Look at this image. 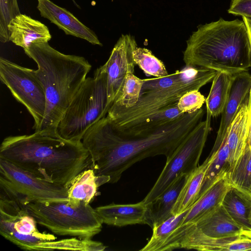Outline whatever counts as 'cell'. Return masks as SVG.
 Masks as SVG:
<instances>
[{
  "label": "cell",
  "instance_id": "52a82bcc",
  "mask_svg": "<svg viewBox=\"0 0 251 251\" xmlns=\"http://www.w3.org/2000/svg\"><path fill=\"white\" fill-rule=\"evenodd\" d=\"M22 200L37 223L55 234L90 239L100 232L102 222L90 204L76 205L68 201H39L24 195Z\"/></svg>",
  "mask_w": 251,
  "mask_h": 251
},
{
  "label": "cell",
  "instance_id": "4316f807",
  "mask_svg": "<svg viewBox=\"0 0 251 251\" xmlns=\"http://www.w3.org/2000/svg\"><path fill=\"white\" fill-rule=\"evenodd\" d=\"M222 205L231 217L244 228L251 230V201L231 188L225 195Z\"/></svg>",
  "mask_w": 251,
  "mask_h": 251
},
{
  "label": "cell",
  "instance_id": "4dcf8cb0",
  "mask_svg": "<svg viewBox=\"0 0 251 251\" xmlns=\"http://www.w3.org/2000/svg\"><path fill=\"white\" fill-rule=\"evenodd\" d=\"M21 14L17 0H0V41H9L8 25L12 19Z\"/></svg>",
  "mask_w": 251,
  "mask_h": 251
},
{
  "label": "cell",
  "instance_id": "e575fe53",
  "mask_svg": "<svg viewBox=\"0 0 251 251\" xmlns=\"http://www.w3.org/2000/svg\"><path fill=\"white\" fill-rule=\"evenodd\" d=\"M242 19L246 26L251 48V19L245 17H242Z\"/></svg>",
  "mask_w": 251,
  "mask_h": 251
},
{
  "label": "cell",
  "instance_id": "d4e9b609",
  "mask_svg": "<svg viewBox=\"0 0 251 251\" xmlns=\"http://www.w3.org/2000/svg\"><path fill=\"white\" fill-rule=\"evenodd\" d=\"M177 103L156 111L138 123L122 131H116L123 135L130 136L151 132L181 117L185 114L179 110Z\"/></svg>",
  "mask_w": 251,
  "mask_h": 251
},
{
  "label": "cell",
  "instance_id": "2e32d148",
  "mask_svg": "<svg viewBox=\"0 0 251 251\" xmlns=\"http://www.w3.org/2000/svg\"><path fill=\"white\" fill-rule=\"evenodd\" d=\"M7 27L9 41L24 50L33 44L47 43L51 38L46 25L25 14L12 19Z\"/></svg>",
  "mask_w": 251,
  "mask_h": 251
},
{
  "label": "cell",
  "instance_id": "30bf717a",
  "mask_svg": "<svg viewBox=\"0 0 251 251\" xmlns=\"http://www.w3.org/2000/svg\"><path fill=\"white\" fill-rule=\"evenodd\" d=\"M0 78L13 97L24 105L34 119L33 128L41 124L46 108L44 87L35 70L0 58Z\"/></svg>",
  "mask_w": 251,
  "mask_h": 251
},
{
  "label": "cell",
  "instance_id": "484cf974",
  "mask_svg": "<svg viewBox=\"0 0 251 251\" xmlns=\"http://www.w3.org/2000/svg\"><path fill=\"white\" fill-rule=\"evenodd\" d=\"M226 176L231 187L251 201V149L245 148Z\"/></svg>",
  "mask_w": 251,
  "mask_h": 251
},
{
  "label": "cell",
  "instance_id": "3957f363",
  "mask_svg": "<svg viewBox=\"0 0 251 251\" xmlns=\"http://www.w3.org/2000/svg\"><path fill=\"white\" fill-rule=\"evenodd\" d=\"M37 64L36 74L45 93L43 121L35 132L56 133L58 123L92 66L84 57L62 53L47 43L32 44L24 50Z\"/></svg>",
  "mask_w": 251,
  "mask_h": 251
},
{
  "label": "cell",
  "instance_id": "ffe728a7",
  "mask_svg": "<svg viewBox=\"0 0 251 251\" xmlns=\"http://www.w3.org/2000/svg\"><path fill=\"white\" fill-rule=\"evenodd\" d=\"M249 129L250 106L248 96L240 106L226 136L229 150V168L243 153L247 145Z\"/></svg>",
  "mask_w": 251,
  "mask_h": 251
},
{
  "label": "cell",
  "instance_id": "d590c367",
  "mask_svg": "<svg viewBox=\"0 0 251 251\" xmlns=\"http://www.w3.org/2000/svg\"><path fill=\"white\" fill-rule=\"evenodd\" d=\"M241 235L251 238V230H243L241 233Z\"/></svg>",
  "mask_w": 251,
  "mask_h": 251
},
{
  "label": "cell",
  "instance_id": "7402d4cb",
  "mask_svg": "<svg viewBox=\"0 0 251 251\" xmlns=\"http://www.w3.org/2000/svg\"><path fill=\"white\" fill-rule=\"evenodd\" d=\"M109 178L98 176L93 170L87 168L78 174L68 187L69 200L72 205H76L83 202L90 204L97 196L99 187L109 183Z\"/></svg>",
  "mask_w": 251,
  "mask_h": 251
},
{
  "label": "cell",
  "instance_id": "d6986e66",
  "mask_svg": "<svg viewBox=\"0 0 251 251\" xmlns=\"http://www.w3.org/2000/svg\"><path fill=\"white\" fill-rule=\"evenodd\" d=\"M188 176L180 175L159 196L146 204V224L152 227L173 215L172 210Z\"/></svg>",
  "mask_w": 251,
  "mask_h": 251
},
{
  "label": "cell",
  "instance_id": "8d00e7d4",
  "mask_svg": "<svg viewBox=\"0 0 251 251\" xmlns=\"http://www.w3.org/2000/svg\"><path fill=\"white\" fill-rule=\"evenodd\" d=\"M73 0V2L75 3V5L76 6L79 7V6H78V5H77L76 4V3H75V0Z\"/></svg>",
  "mask_w": 251,
  "mask_h": 251
},
{
  "label": "cell",
  "instance_id": "8fae6325",
  "mask_svg": "<svg viewBox=\"0 0 251 251\" xmlns=\"http://www.w3.org/2000/svg\"><path fill=\"white\" fill-rule=\"evenodd\" d=\"M0 174L30 200L46 202L69 200L67 187L39 178L1 158Z\"/></svg>",
  "mask_w": 251,
  "mask_h": 251
},
{
  "label": "cell",
  "instance_id": "83f0119b",
  "mask_svg": "<svg viewBox=\"0 0 251 251\" xmlns=\"http://www.w3.org/2000/svg\"><path fill=\"white\" fill-rule=\"evenodd\" d=\"M189 209L180 214L172 215L161 223L153 226L151 237L140 251H161L171 234L181 224Z\"/></svg>",
  "mask_w": 251,
  "mask_h": 251
},
{
  "label": "cell",
  "instance_id": "cb8c5ba5",
  "mask_svg": "<svg viewBox=\"0 0 251 251\" xmlns=\"http://www.w3.org/2000/svg\"><path fill=\"white\" fill-rule=\"evenodd\" d=\"M233 77L234 75L217 72L205 100L206 118L216 117L222 113L229 95Z\"/></svg>",
  "mask_w": 251,
  "mask_h": 251
},
{
  "label": "cell",
  "instance_id": "9a60e30c",
  "mask_svg": "<svg viewBox=\"0 0 251 251\" xmlns=\"http://www.w3.org/2000/svg\"><path fill=\"white\" fill-rule=\"evenodd\" d=\"M251 89V74L248 71L234 75L229 95L221 113V119L213 148H218L225 138L229 126Z\"/></svg>",
  "mask_w": 251,
  "mask_h": 251
},
{
  "label": "cell",
  "instance_id": "6da1fadb",
  "mask_svg": "<svg viewBox=\"0 0 251 251\" xmlns=\"http://www.w3.org/2000/svg\"><path fill=\"white\" fill-rule=\"evenodd\" d=\"M204 115L201 108L146 134L126 136L115 130L106 116L85 133L81 142L91 160L96 176L109 183L118 182L124 172L146 158L163 155L169 157Z\"/></svg>",
  "mask_w": 251,
  "mask_h": 251
},
{
  "label": "cell",
  "instance_id": "1f68e13d",
  "mask_svg": "<svg viewBox=\"0 0 251 251\" xmlns=\"http://www.w3.org/2000/svg\"><path fill=\"white\" fill-rule=\"evenodd\" d=\"M206 98L198 90L185 93L177 103L179 110L184 113H191L201 108Z\"/></svg>",
  "mask_w": 251,
  "mask_h": 251
},
{
  "label": "cell",
  "instance_id": "f546056e",
  "mask_svg": "<svg viewBox=\"0 0 251 251\" xmlns=\"http://www.w3.org/2000/svg\"><path fill=\"white\" fill-rule=\"evenodd\" d=\"M143 81V79L135 75L134 73H128L122 92L112 105L124 108H129L135 105L138 101Z\"/></svg>",
  "mask_w": 251,
  "mask_h": 251
},
{
  "label": "cell",
  "instance_id": "44dd1931",
  "mask_svg": "<svg viewBox=\"0 0 251 251\" xmlns=\"http://www.w3.org/2000/svg\"><path fill=\"white\" fill-rule=\"evenodd\" d=\"M194 225L203 234L213 238L241 235L244 230L222 204Z\"/></svg>",
  "mask_w": 251,
  "mask_h": 251
},
{
  "label": "cell",
  "instance_id": "277c9868",
  "mask_svg": "<svg viewBox=\"0 0 251 251\" xmlns=\"http://www.w3.org/2000/svg\"><path fill=\"white\" fill-rule=\"evenodd\" d=\"M186 43L183 57L185 65L231 75L251 68V48L243 21L220 19L201 25Z\"/></svg>",
  "mask_w": 251,
  "mask_h": 251
},
{
  "label": "cell",
  "instance_id": "603a6c76",
  "mask_svg": "<svg viewBox=\"0 0 251 251\" xmlns=\"http://www.w3.org/2000/svg\"><path fill=\"white\" fill-rule=\"evenodd\" d=\"M213 159V155L210 153L203 163L188 176L172 210L173 215L186 211L197 201L206 172Z\"/></svg>",
  "mask_w": 251,
  "mask_h": 251
},
{
  "label": "cell",
  "instance_id": "9c48e42d",
  "mask_svg": "<svg viewBox=\"0 0 251 251\" xmlns=\"http://www.w3.org/2000/svg\"><path fill=\"white\" fill-rule=\"evenodd\" d=\"M210 129L211 119L200 121L167 158L156 182L142 200L145 204L159 196L180 175H189L198 166Z\"/></svg>",
  "mask_w": 251,
  "mask_h": 251
},
{
  "label": "cell",
  "instance_id": "74e56055",
  "mask_svg": "<svg viewBox=\"0 0 251 251\" xmlns=\"http://www.w3.org/2000/svg\"></svg>",
  "mask_w": 251,
  "mask_h": 251
},
{
  "label": "cell",
  "instance_id": "ba28073f",
  "mask_svg": "<svg viewBox=\"0 0 251 251\" xmlns=\"http://www.w3.org/2000/svg\"><path fill=\"white\" fill-rule=\"evenodd\" d=\"M37 224L14 187L0 190V233L3 237L23 250L50 251L56 237L39 232Z\"/></svg>",
  "mask_w": 251,
  "mask_h": 251
},
{
  "label": "cell",
  "instance_id": "ac0fdd59",
  "mask_svg": "<svg viewBox=\"0 0 251 251\" xmlns=\"http://www.w3.org/2000/svg\"><path fill=\"white\" fill-rule=\"evenodd\" d=\"M95 209L102 223L108 225L146 224V204L143 201L133 204L112 203Z\"/></svg>",
  "mask_w": 251,
  "mask_h": 251
},
{
  "label": "cell",
  "instance_id": "5bb4252c",
  "mask_svg": "<svg viewBox=\"0 0 251 251\" xmlns=\"http://www.w3.org/2000/svg\"><path fill=\"white\" fill-rule=\"evenodd\" d=\"M37 8L42 17L47 19L66 34L86 40L93 45L102 46L96 33L66 9L50 0H37Z\"/></svg>",
  "mask_w": 251,
  "mask_h": 251
},
{
  "label": "cell",
  "instance_id": "7c38bea8",
  "mask_svg": "<svg viewBox=\"0 0 251 251\" xmlns=\"http://www.w3.org/2000/svg\"><path fill=\"white\" fill-rule=\"evenodd\" d=\"M137 47L134 36L122 35L113 48L108 59L102 66L107 75L108 103L110 108L121 94L127 74L134 72L136 64L133 52Z\"/></svg>",
  "mask_w": 251,
  "mask_h": 251
},
{
  "label": "cell",
  "instance_id": "d6a6232c",
  "mask_svg": "<svg viewBox=\"0 0 251 251\" xmlns=\"http://www.w3.org/2000/svg\"><path fill=\"white\" fill-rule=\"evenodd\" d=\"M228 12L251 19V0H232Z\"/></svg>",
  "mask_w": 251,
  "mask_h": 251
},
{
  "label": "cell",
  "instance_id": "836d02e7",
  "mask_svg": "<svg viewBox=\"0 0 251 251\" xmlns=\"http://www.w3.org/2000/svg\"><path fill=\"white\" fill-rule=\"evenodd\" d=\"M249 103L250 106V129L248 143L246 148L251 149V89L249 95Z\"/></svg>",
  "mask_w": 251,
  "mask_h": 251
},
{
  "label": "cell",
  "instance_id": "5b68a950",
  "mask_svg": "<svg viewBox=\"0 0 251 251\" xmlns=\"http://www.w3.org/2000/svg\"><path fill=\"white\" fill-rule=\"evenodd\" d=\"M217 71L185 65L166 76L143 79L138 102L129 108L111 105L106 116L114 129L122 131L156 111L177 103L186 92L211 82Z\"/></svg>",
  "mask_w": 251,
  "mask_h": 251
},
{
  "label": "cell",
  "instance_id": "e0dca14e",
  "mask_svg": "<svg viewBox=\"0 0 251 251\" xmlns=\"http://www.w3.org/2000/svg\"><path fill=\"white\" fill-rule=\"evenodd\" d=\"M227 173L217 180L189 209L181 224L175 230L196 224L222 204L227 192L232 188Z\"/></svg>",
  "mask_w": 251,
  "mask_h": 251
},
{
  "label": "cell",
  "instance_id": "7a4b0ae2",
  "mask_svg": "<svg viewBox=\"0 0 251 251\" xmlns=\"http://www.w3.org/2000/svg\"><path fill=\"white\" fill-rule=\"evenodd\" d=\"M0 158L39 178L67 188L91 164L81 142L47 132L5 138L0 147Z\"/></svg>",
  "mask_w": 251,
  "mask_h": 251
},
{
  "label": "cell",
  "instance_id": "f1b7e54d",
  "mask_svg": "<svg viewBox=\"0 0 251 251\" xmlns=\"http://www.w3.org/2000/svg\"><path fill=\"white\" fill-rule=\"evenodd\" d=\"M133 56L136 65L146 75L160 77L169 75L163 62L149 49L137 47L133 51Z\"/></svg>",
  "mask_w": 251,
  "mask_h": 251
},
{
  "label": "cell",
  "instance_id": "4fadbf2b",
  "mask_svg": "<svg viewBox=\"0 0 251 251\" xmlns=\"http://www.w3.org/2000/svg\"><path fill=\"white\" fill-rule=\"evenodd\" d=\"M174 240L179 248L198 251H251V238L243 235L213 238L203 234L194 225L176 231Z\"/></svg>",
  "mask_w": 251,
  "mask_h": 251
},
{
  "label": "cell",
  "instance_id": "8992f818",
  "mask_svg": "<svg viewBox=\"0 0 251 251\" xmlns=\"http://www.w3.org/2000/svg\"><path fill=\"white\" fill-rule=\"evenodd\" d=\"M109 108L107 75L101 66L75 94L58 123L56 133L65 140L81 142L86 131L106 116Z\"/></svg>",
  "mask_w": 251,
  "mask_h": 251
}]
</instances>
